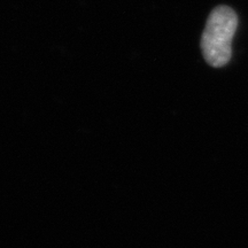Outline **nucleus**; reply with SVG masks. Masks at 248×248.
Masks as SVG:
<instances>
[{"label": "nucleus", "mask_w": 248, "mask_h": 248, "mask_svg": "<svg viewBox=\"0 0 248 248\" xmlns=\"http://www.w3.org/2000/svg\"><path fill=\"white\" fill-rule=\"evenodd\" d=\"M237 26V15L230 7L219 6L210 13L201 38V51L212 67H223L230 61Z\"/></svg>", "instance_id": "obj_1"}]
</instances>
